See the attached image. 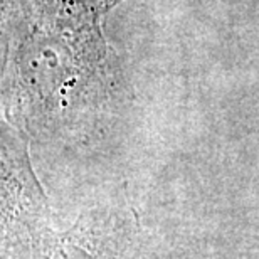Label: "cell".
I'll return each mask as SVG.
<instances>
[{"mask_svg": "<svg viewBox=\"0 0 259 259\" xmlns=\"http://www.w3.org/2000/svg\"><path fill=\"white\" fill-rule=\"evenodd\" d=\"M10 259H152L142 247L137 215L113 210L81 215L71 229L56 232L49 221L7 242Z\"/></svg>", "mask_w": 259, "mask_h": 259, "instance_id": "1", "label": "cell"}]
</instances>
